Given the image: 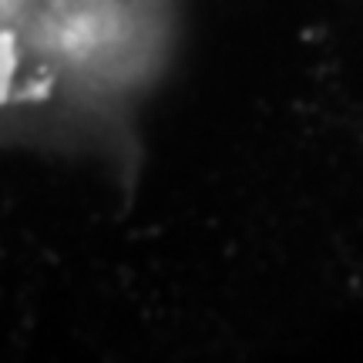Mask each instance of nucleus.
Masks as SVG:
<instances>
[{
	"mask_svg": "<svg viewBox=\"0 0 363 363\" xmlns=\"http://www.w3.org/2000/svg\"><path fill=\"white\" fill-rule=\"evenodd\" d=\"M169 0H0V111H111L155 74Z\"/></svg>",
	"mask_w": 363,
	"mask_h": 363,
	"instance_id": "nucleus-1",
	"label": "nucleus"
}]
</instances>
